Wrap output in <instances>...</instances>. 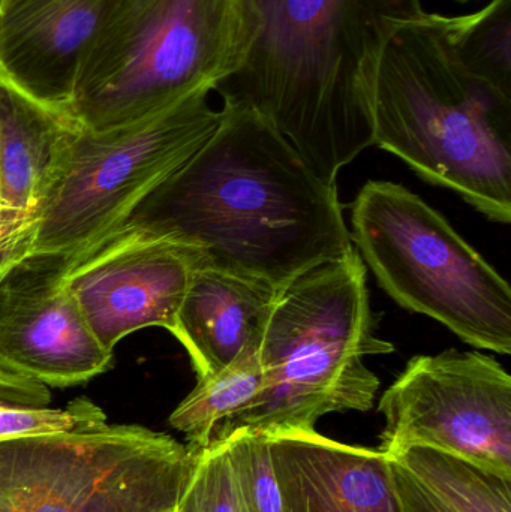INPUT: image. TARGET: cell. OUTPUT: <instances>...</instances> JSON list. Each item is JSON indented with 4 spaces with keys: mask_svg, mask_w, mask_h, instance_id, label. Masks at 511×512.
I'll return each mask as SVG.
<instances>
[{
    "mask_svg": "<svg viewBox=\"0 0 511 512\" xmlns=\"http://www.w3.org/2000/svg\"><path fill=\"white\" fill-rule=\"evenodd\" d=\"M458 2H470V0H458Z\"/></svg>",
    "mask_w": 511,
    "mask_h": 512,
    "instance_id": "obj_24",
    "label": "cell"
},
{
    "mask_svg": "<svg viewBox=\"0 0 511 512\" xmlns=\"http://www.w3.org/2000/svg\"><path fill=\"white\" fill-rule=\"evenodd\" d=\"M242 47L215 92L284 135L326 182L374 146L372 93L389 36L420 0H237Z\"/></svg>",
    "mask_w": 511,
    "mask_h": 512,
    "instance_id": "obj_2",
    "label": "cell"
},
{
    "mask_svg": "<svg viewBox=\"0 0 511 512\" xmlns=\"http://www.w3.org/2000/svg\"><path fill=\"white\" fill-rule=\"evenodd\" d=\"M198 453L173 436L107 421L0 442V512H170Z\"/></svg>",
    "mask_w": 511,
    "mask_h": 512,
    "instance_id": "obj_8",
    "label": "cell"
},
{
    "mask_svg": "<svg viewBox=\"0 0 511 512\" xmlns=\"http://www.w3.org/2000/svg\"><path fill=\"white\" fill-rule=\"evenodd\" d=\"M102 421H107V415L87 399H77L63 409L0 402V442L69 432Z\"/></svg>",
    "mask_w": 511,
    "mask_h": 512,
    "instance_id": "obj_21",
    "label": "cell"
},
{
    "mask_svg": "<svg viewBox=\"0 0 511 512\" xmlns=\"http://www.w3.org/2000/svg\"><path fill=\"white\" fill-rule=\"evenodd\" d=\"M350 236L399 306L474 348L511 354L509 282L419 195L371 180L354 201Z\"/></svg>",
    "mask_w": 511,
    "mask_h": 512,
    "instance_id": "obj_7",
    "label": "cell"
},
{
    "mask_svg": "<svg viewBox=\"0 0 511 512\" xmlns=\"http://www.w3.org/2000/svg\"><path fill=\"white\" fill-rule=\"evenodd\" d=\"M71 265L54 255L0 265V402L47 406L48 388L84 384L111 366L69 291Z\"/></svg>",
    "mask_w": 511,
    "mask_h": 512,
    "instance_id": "obj_10",
    "label": "cell"
},
{
    "mask_svg": "<svg viewBox=\"0 0 511 512\" xmlns=\"http://www.w3.org/2000/svg\"><path fill=\"white\" fill-rule=\"evenodd\" d=\"M197 93L149 119L108 131L75 125L44 197L0 246V265L33 255L77 261L179 170L218 128Z\"/></svg>",
    "mask_w": 511,
    "mask_h": 512,
    "instance_id": "obj_6",
    "label": "cell"
},
{
    "mask_svg": "<svg viewBox=\"0 0 511 512\" xmlns=\"http://www.w3.org/2000/svg\"><path fill=\"white\" fill-rule=\"evenodd\" d=\"M116 239L164 240L194 268L278 291L354 249L336 183L264 117L234 105H224L209 140L99 245Z\"/></svg>",
    "mask_w": 511,
    "mask_h": 512,
    "instance_id": "obj_1",
    "label": "cell"
},
{
    "mask_svg": "<svg viewBox=\"0 0 511 512\" xmlns=\"http://www.w3.org/2000/svg\"><path fill=\"white\" fill-rule=\"evenodd\" d=\"M392 469L402 512H455L395 459Z\"/></svg>",
    "mask_w": 511,
    "mask_h": 512,
    "instance_id": "obj_22",
    "label": "cell"
},
{
    "mask_svg": "<svg viewBox=\"0 0 511 512\" xmlns=\"http://www.w3.org/2000/svg\"><path fill=\"white\" fill-rule=\"evenodd\" d=\"M122 0H11L0 8V78L65 114L87 48Z\"/></svg>",
    "mask_w": 511,
    "mask_h": 512,
    "instance_id": "obj_12",
    "label": "cell"
},
{
    "mask_svg": "<svg viewBox=\"0 0 511 512\" xmlns=\"http://www.w3.org/2000/svg\"><path fill=\"white\" fill-rule=\"evenodd\" d=\"M170 512H179V508H176V510L170 511Z\"/></svg>",
    "mask_w": 511,
    "mask_h": 512,
    "instance_id": "obj_25",
    "label": "cell"
},
{
    "mask_svg": "<svg viewBox=\"0 0 511 512\" xmlns=\"http://www.w3.org/2000/svg\"><path fill=\"white\" fill-rule=\"evenodd\" d=\"M240 47L237 0H122L81 59L65 116L96 132L149 119L215 90Z\"/></svg>",
    "mask_w": 511,
    "mask_h": 512,
    "instance_id": "obj_5",
    "label": "cell"
},
{
    "mask_svg": "<svg viewBox=\"0 0 511 512\" xmlns=\"http://www.w3.org/2000/svg\"><path fill=\"white\" fill-rule=\"evenodd\" d=\"M441 27L464 71L511 96V0H492L464 17L441 15Z\"/></svg>",
    "mask_w": 511,
    "mask_h": 512,
    "instance_id": "obj_18",
    "label": "cell"
},
{
    "mask_svg": "<svg viewBox=\"0 0 511 512\" xmlns=\"http://www.w3.org/2000/svg\"><path fill=\"white\" fill-rule=\"evenodd\" d=\"M393 351L375 334L365 262L356 248L315 265L279 291L258 348L263 387L212 439L239 429L269 436L315 432L324 415L369 411L380 379L365 358Z\"/></svg>",
    "mask_w": 511,
    "mask_h": 512,
    "instance_id": "obj_4",
    "label": "cell"
},
{
    "mask_svg": "<svg viewBox=\"0 0 511 512\" xmlns=\"http://www.w3.org/2000/svg\"><path fill=\"white\" fill-rule=\"evenodd\" d=\"M381 453L428 447L511 478V376L494 357L417 355L384 391Z\"/></svg>",
    "mask_w": 511,
    "mask_h": 512,
    "instance_id": "obj_9",
    "label": "cell"
},
{
    "mask_svg": "<svg viewBox=\"0 0 511 512\" xmlns=\"http://www.w3.org/2000/svg\"><path fill=\"white\" fill-rule=\"evenodd\" d=\"M8 2H11V0H0V8H2V6L6 5Z\"/></svg>",
    "mask_w": 511,
    "mask_h": 512,
    "instance_id": "obj_23",
    "label": "cell"
},
{
    "mask_svg": "<svg viewBox=\"0 0 511 512\" xmlns=\"http://www.w3.org/2000/svg\"><path fill=\"white\" fill-rule=\"evenodd\" d=\"M213 441V439H212ZM245 512H282L269 436L234 430L224 438Z\"/></svg>",
    "mask_w": 511,
    "mask_h": 512,
    "instance_id": "obj_19",
    "label": "cell"
},
{
    "mask_svg": "<svg viewBox=\"0 0 511 512\" xmlns=\"http://www.w3.org/2000/svg\"><path fill=\"white\" fill-rule=\"evenodd\" d=\"M269 439L282 512H402L392 459L380 450L317 432Z\"/></svg>",
    "mask_w": 511,
    "mask_h": 512,
    "instance_id": "obj_13",
    "label": "cell"
},
{
    "mask_svg": "<svg viewBox=\"0 0 511 512\" xmlns=\"http://www.w3.org/2000/svg\"><path fill=\"white\" fill-rule=\"evenodd\" d=\"M74 128L0 78V246L44 197Z\"/></svg>",
    "mask_w": 511,
    "mask_h": 512,
    "instance_id": "obj_15",
    "label": "cell"
},
{
    "mask_svg": "<svg viewBox=\"0 0 511 512\" xmlns=\"http://www.w3.org/2000/svg\"><path fill=\"white\" fill-rule=\"evenodd\" d=\"M194 267L164 240L116 239L72 262L66 283L90 331L113 354L143 328L174 334Z\"/></svg>",
    "mask_w": 511,
    "mask_h": 512,
    "instance_id": "obj_11",
    "label": "cell"
},
{
    "mask_svg": "<svg viewBox=\"0 0 511 512\" xmlns=\"http://www.w3.org/2000/svg\"><path fill=\"white\" fill-rule=\"evenodd\" d=\"M179 512H245L224 439H213L198 453Z\"/></svg>",
    "mask_w": 511,
    "mask_h": 512,
    "instance_id": "obj_20",
    "label": "cell"
},
{
    "mask_svg": "<svg viewBox=\"0 0 511 512\" xmlns=\"http://www.w3.org/2000/svg\"><path fill=\"white\" fill-rule=\"evenodd\" d=\"M278 289L210 268H194L173 336L191 357L197 379L216 375L258 351Z\"/></svg>",
    "mask_w": 511,
    "mask_h": 512,
    "instance_id": "obj_14",
    "label": "cell"
},
{
    "mask_svg": "<svg viewBox=\"0 0 511 512\" xmlns=\"http://www.w3.org/2000/svg\"><path fill=\"white\" fill-rule=\"evenodd\" d=\"M390 459L455 512H511V478L485 466L428 447H411Z\"/></svg>",
    "mask_w": 511,
    "mask_h": 512,
    "instance_id": "obj_16",
    "label": "cell"
},
{
    "mask_svg": "<svg viewBox=\"0 0 511 512\" xmlns=\"http://www.w3.org/2000/svg\"><path fill=\"white\" fill-rule=\"evenodd\" d=\"M374 146L423 180L511 222V96L456 62L441 15L401 24L384 44L372 93Z\"/></svg>",
    "mask_w": 511,
    "mask_h": 512,
    "instance_id": "obj_3",
    "label": "cell"
},
{
    "mask_svg": "<svg viewBox=\"0 0 511 512\" xmlns=\"http://www.w3.org/2000/svg\"><path fill=\"white\" fill-rule=\"evenodd\" d=\"M258 351H249L216 375L197 379L194 390L179 403L168 423L185 435L188 447L200 453L209 447L222 421L245 408L263 387Z\"/></svg>",
    "mask_w": 511,
    "mask_h": 512,
    "instance_id": "obj_17",
    "label": "cell"
}]
</instances>
